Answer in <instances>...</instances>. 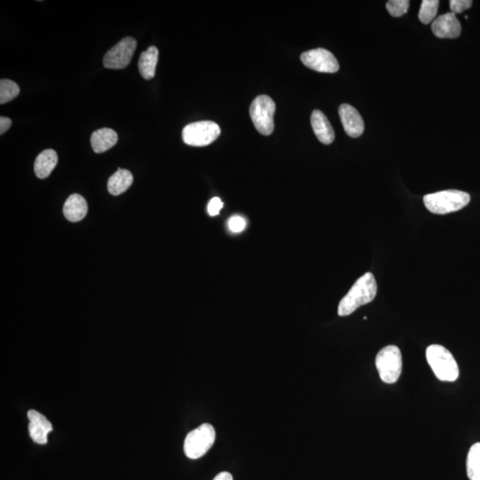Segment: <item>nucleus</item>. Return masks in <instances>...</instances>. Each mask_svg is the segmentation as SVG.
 I'll return each mask as SVG.
<instances>
[{
	"label": "nucleus",
	"mask_w": 480,
	"mask_h": 480,
	"mask_svg": "<svg viewBox=\"0 0 480 480\" xmlns=\"http://www.w3.org/2000/svg\"><path fill=\"white\" fill-rule=\"evenodd\" d=\"M377 293V284L371 272L359 277L349 289L347 295L341 300L338 306V315L352 314L359 307L374 301Z\"/></svg>",
	"instance_id": "nucleus-1"
},
{
	"label": "nucleus",
	"mask_w": 480,
	"mask_h": 480,
	"mask_svg": "<svg viewBox=\"0 0 480 480\" xmlns=\"http://www.w3.org/2000/svg\"><path fill=\"white\" fill-rule=\"evenodd\" d=\"M471 201V196L457 189L436 192L424 196L426 208L433 214H446L461 210Z\"/></svg>",
	"instance_id": "nucleus-2"
},
{
	"label": "nucleus",
	"mask_w": 480,
	"mask_h": 480,
	"mask_svg": "<svg viewBox=\"0 0 480 480\" xmlns=\"http://www.w3.org/2000/svg\"><path fill=\"white\" fill-rule=\"evenodd\" d=\"M428 363L437 379L443 381H455L459 377V368L449 349L433 344L426 349Z\"/></svg>",
	"instance_id": "nucleus-3"
},
{
	"label": "nucleus",
	"mask_w": 480,
	"mask_h": 480,
	"mask_svg": "<svg viewBox=\"0 0 480 480\" xmlns=\"http://www.w3.org/2000/svg\"><path fill=\"white\" fill-rule=\"evenodd\" d=\"M215 430L211 424L204 423L188 433L184 440L185 456L189 459L196 460L204 456L215 442Z\"/></svg>",
	"instance_id": "nucleus-4"
},
{
	"label": "nucleus",
	"mask_w": 480,
	"mask_h": 480,
	"mask_svg": "<svg viewBox=\"0 0 480 480\" xmlns=\"http://www.w3.org/2000/svg\"><path fill=\"white\" fill-rule=\"evenodd\" d=\"M375 365L381 381L385 384L396 383L402 372L400 349L394 345L381 349L375 358Z\"/></svg>",
	"instance_id": "nucleus-5"
},
{
	"label": "nucleus",
	"mask_w": 480,
	"mask_h": 480,
	"mask_svg": "<svg viewBox=\"0 0 480 480\" xmlns=\"http://www.w3.org/2000/svg\"><path fill=\"white\" fill-rule=\"evenodd\" d=\"M275 112L276 104L270 96H259L253 101L249 110L250 117L261 135H272Z\"/></svg>",
	"instance_id": "nucleus-6"
},
{
	"label": "nucleus",
	"mask_w": 480,
	"mask_h": 480,
	"mask_svg": "<svg viewBox=\"0 0 480 480\" xmlns=\"http://www.w3.org/2000/svg\"><path fill=\"white\" fill-rule=\"evenodd\" d=\"M221 129L213 122L189 124L182 130V140L189 146L204 147L211 145L220 136Z\"/></svg>",
	"instance_id": "nucleus-7"
},
{
	"label": "nucleus",
	"mask_w": 480,
	"mask_h": 480,
	"mask_svg": "<svg viewBox=\"0 0 480 480\" xmlns=\"http://www.w3.org/2000/svg\"><path fill=\"white\" fill-rule=\"evenodd\" d=\"M137 47V42L131 37L124 38L107 52L103 65L112 70H122L129 66Z\"/></svg>",
	"instance_id": "nucleus-8"
},
{
	"label": "nucleus",
	"mask_w": 480,
	"mask_h": 480,
	"mask_svg": "<svg viewBox=\"0 0 480 480\" xmlns=\"http://www.w3.org/2000/svg\"><path fill=\"white\" fill-rule=\"evenodd\" d=\"M302 63L306 67L319 73H335L339 71V64L335 55L325 48L312 49L301 55Z\"/></svg>",
	"instance_id": "nucleus-9"
},
{
	"label": "nucleus",
	"mask_w": 480,
	"mask_h": 480,
	"mask_svg": "<svg viewBox=\"0 0 480 480\" xmlns=\"http://www.w3.org/2000/svg\"><path fill=\"white\" fill-rule=\"evenodd\" d=\"M29 434L31 439L39 445L47 444L48 434L53 432V426L48 418L36 410H29L27 414Z\"/></svg>",
	"instance_id": "nucleus-10"
},
{
	"label": "nucleus",
	"mask_w": 480,
	"mask_h": 480,
	"mask_svg": "<svg viewBox=\"0 0 480 480\" xmlns=\"http://www.w3.org/2000/svg\"><path fill=\"white\" fill-rule=\"evenodd\" d=\"M339 116L344 131L352 138H358L364 133L365 124L361 114L349 104H342L339 108Z\"/></svg>",
	"instance_id": "nucleus-11"
},
{
	"label": "nucleus",
	"mask_w": 480,
	"mask_h": 480,
	"mask_svg": "<svg viewBox=\"0 0 480 480\" xmlns=\"http://www.w3.org/2000/svg\"><path fill=\"white\" fill-rule=\"evenodd\" d=\"M433 34L439 38H456L462 32V26L453 13H446L434 20Z\"/></svg>",
	"instance_id": "nucleus-12"
},
{
	"label": "nucleus",
	"mask_w": 480,
	"mask_h": 480,
	"mask_svg": "<svg viewBox=\"0 0 480 480\" xmlns=\"http://www.w3.org/2000/svg\"><path fill=\"white\" fill-rule=\"evenodd\" d=\"M311 122L313 131L320 142L328 145L335 141L334 129L321 110H315L312 112Z\"/></svg>",
	"instance_id": "nucleus-13"
},
{
	"label": "nucleus",
	"mask_w": 480,
	"mask_h": 480,
	"mask_svg": "<svg viewBox=\"0 0 480 480\" xmlns=\"http://www.w3.org/2000/svg\"><path fill=\"white\" fill-rule=\"evenodd\" d=\"M87 203L86 199L80 194H73L68 198L64 205V214L70 221H80L87 214Z\"/></svg>",
	"instance_id": "nucleus-14"
},
{
	"label": "nucleus",
	"mask_w": 480,
	"mask_h": 480,
	"mask_svg": "<svg viewBox=\"0 0 480 480\" xmlns=\"http://www.w3.org/2000/svg\"><path fill=\"white\" fill-rule=\"evenodd\" d=\"M119 136L110 129L96 130L91 136V145L96 153H103L109 151L116 145Z\"/></svg>",
	"instance_id": "nucleus-15"
},
{
	"label": "nucleus",
	"mask_w": 480,
	"mask_h": 480,
	"mask_svg": "<svg viewBox=\"0 0 480 480\" xmlns=\"http://www.w3.org/2000/svg\"><path fill=\"white\" fill-rule=\"evenodd\" d=\"M58 156L54 150H45L39 153L35 160L34 172L37 177L45 179L48 177L57 165Z\"/></svg>",
	"instance_id": "nucleus-16"
},
{
	"label": "nucleus",
	"mask_w": 480,
	"mask_h": 480,
	"mask_svg": "<svg viewBox=\"0 0 480 480\" xmlns=\"http://www.w3.org/2000/svg\"><path fill=\"white\" fill-rule=\"evenodd\" d=\"M159 60V49L152 45L143 52L138 61V68L142 77L146 80L155 77L157 64Z\"/></svg>",
	"instance_id": "nucleus-17"
},
{
	"label": "nucleus",
	"mask_w": 480,
	"mask_h": 480,
	"mask_svg": "<svg viewBox=\"0 0 480 480\" xmlns=\"http://www.w3.org/2000/svg\"><path fill=\"white\" fill-rule=\"evenodd\" d=\"M132 173L126 169H117L108 181V191L113 196H119L126 191L133 184Z\"/></svg>",
	"instance_id": "nucleus-18"
},
{
	"label": "nucleus",
	"mask_w": 480,
	"mask_h": 480,
	"mask_svg": "<svg viewBox=\"0 0 480 480\" xmlns=\"http://www.w3.org/2000/svg\"><path fill=\"white\" fill-rule=\"evenodd\" d=\"M467 475L471 480H480V442L474 444L467 456Z\"/></svg>",
	"instance_id": "nucleus-19"
},
{
	"label": "nucleus",
	"mask_w": 480,
	"mask_h": 480,
	"mask_svg": "<svg viewBox=\"0 0 480 480\" xmlns=\"http://www.w3.org/2000/svg\"><path fill=\"white\" fill-rule=\"evenodd\" d=\"M439 0H423L418 17L423 24H430L436 17L437 9H439Z\"/></svg>",
	"instance_id": "nucleus-20"
},
{
	"label": "nucleus",
	"mask_w": 480,
	"mask_h": 480,
	"mask_svg": "<svg viewBox=\"0 0 480 480\" xmlns=\"http://www.w3.org/2000/svg\"><path fill=\"white\" fill-rule=\"evenodd\" d=\"M20 94V87L14 81L0 80V104H5L14 100Z\"/></svg>",
	"instance_id": "nucleus-21"
},
{
	"label": "nucleus",
	"mask_w": 480,
	"mask_h": 480,
	"mask_svg": "<svg viewBox=\"0 0 480 480\" xmlns=\"http://www.w3.org/2000/svg\"><path fill=\"white\" fill-rule=\"evenodd\" d=\"M409 6L408 0H390L387 2L386 8L388 14L393 17H401L407 14Z\"/></svg>",
	"instance_id": "nucleus-22"
},
{
	"label": "nucleus",
	"mask_w": 480,
	"mask_h": 480,
	"mask_svg": "<svg viewBox=\"0 0 480 480\" xmlns=\"http://www.w3.org/2000/svg\"><path fill=\"white\" fill-rule=\"evenodd\" d=\"M247 223L245 219L238 215H234V217L230 218L228 221V227L230 228L231 233H238L243 231L246 228Z\"/></svg>",
	"instance_id": "nucleus-23"
},
{
	"label": "nucleus",
	"mask_w": 480,
	"mask_h": 480,
	"mask_svg": "<svg viewBox=\"0 0 480 480\" xmlns=\"http://www.w3.org/2000/svg\"><path fill=\"white\" fill-rule=\"evenodd\" d=\"M450 9L453 14H461L465 10L469 9L472 6V0H451Z\"/></svg>",
	"instance_id": "nucleus-24"
},
{
	"label": "nucleus",
	"mask_w": 480,
	"mask_h": 480,
	"mask_svg": "<svg viewBox=\"0 0 480 480\" xmlns=\"http://www.w3.org/2000/svg\"><path fill=\"white\" fill-rule=\"evenodd\" d=\"M223 207L224 203L220 198L217 197L212 198L211 201H209L208 205L209 215H211V217H217V215L220 214L221 209L223 208Z\"/></svg>",
	"instance_id": "nucleus-25"
},
{
	"label": "nucleus",
	"mask_w": 480,
	"mask_h": 480,
	"mask_svg": "<svg viewBox=\"0 0 480 480\" xmlns=\"http://www.w3.org/2000/svg\"><path fill=\"white\" fill-rule=\"evenodd\" d=\"M12 126V120L9 117H0V135H4Z\"/></svg>",
	"instance_id": "nucleus-26"
},
{
	"label": "nucleus",
	"mask_w": 480,
	"mask_h": 480,
	"mask_svg": "<svg viewBox=\"0 0 480 480\" xmlns=\"http://www.w3.org/2000/svg\"><path fill=\"white\" fill-rule=\"evenodd\" d=\"M213 480H233V475L227 472L219 473Z\"/></svg>",
	"instance_id": "nucleus-27"
}]
</instances>
